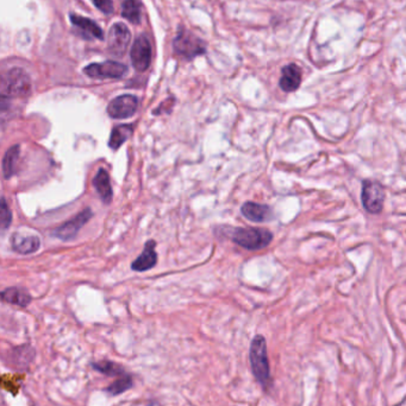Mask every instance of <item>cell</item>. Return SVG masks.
<instances>
[{"label":"cell","instance_id":"cell-1","mask_svg":"<svg viewBox=\"0 0 406 406\" xmlns=\"http://www.w3.org/2000/svg\"><path fill=\"white\" fill-rule=\"evenodd\" d=\"M222 234L233 240L238 246L249 250L258 251L267 248L271 243L273 234L270 230L261 228H251V227H225L220 228Z\"/></svg>","mask_w":406,"mask_h":406},{"label":"cell","instance_id":"cell-2","mask_svg":"<svg viewBox=\"0 0 406 406\" xmlns=\"http://www.w3.org/2000/svg\"><path fill=\"white\" fill-rule=\"evenodd\" d=\"M249 362L255 379L263 389L271 387V366L267 353L266 339L263 335L255 336L249 349Z\"/></svg>","mask_w":406,"mask_h":406},{"label":"cell","instance_id":"cell-3","mask_svg":"<svg viewBox=\"0 0 406 406\" xmlns=\"http://www.w3.org/2000/svg\"><path fill=\"white\" fill-rule=\"evenodd\" d=\"M31 80L21 68H13L8 71L1 80V97L21 98L29 95Z\"/></svg>","mask_w":406,"mask_h":406},{"label":"cell","instance_id":"cell-4","mask_svg":"<svg viewBox=\"0 0 406 406\" xmlns=\"http://www.w3.org/2000/svg\"><path fill=\"white\" fill-rule=\"evenodd\" d=\"M174 53L182 59H193L205 53V43L186 29L179 30V34L173 42Z\"/></svg>","mask_w":406,"mask_h":406},{"label":"cell","instance_id":"cell-5","mask_svg":"<svg viewBox=\"0 0 406 406\" xmlns=\"http://www.w3.org/2000/svg\"><path fill=\"white\" fill-rule=\"evenodd\" d=\"M361 200H362L364 210H367L369 213H380L384 208V202H385V192H384L382 185L376 181H364Z\"/></svg>","mask_w":406,"mask_h":406},{"label":"cell","instance_id":"cell-6","mask_svg":"<svg viewBox=\"0 0 406 406\" xmlns=\"http://www.w3.org/2000/svg\"><path fill=\"white\" fill-rule=\"evenodd\" d=\"M127 68L125 64L106 61L102 63H92L84 69V73L91 79H121L127 74Z\"/></svg>","mask_w":406,"mask_h":406},{"label":"cell","instance_id":"cell-7","mask_svg":"<svg viewBox=\"0 0 406 406\" xmlns=\"http://www.w3.org/2000/svg\"><path fill=\"white\" fill-rule=\"evenodd\" d=\"M92 216H94L92 210L86 208V210L78 214L76 216L68 220L67 222H64V225H61L56 230H54L53 235L56 238L64 240V241L72 240V239L76 238V234L79 233V230L84 227V225H86V222H89V219H92Z\"/></svg>","mask_w":406,"mask_h":406},{"label":"cell","instance_id":"cell-8","mask_svg":"<svg viewBox=\"0 0 406 406\" xmlns=\"http://www.w3.org/2000/svg\"><path fill=\"white\" fill-rule=\"evenodd\" d=\"M132 39V34L124 26L123 23H116L111 26L109 38H107V46L111 54L122 57L127 51L129 43Z\"/></svg>","mask_w":406,"mask_h":406},{"label":"cell","instance_id":"cell-9","mask_svg":"<svg viewBox=\"0 0 406 406\" xmlns=\"http://www.w3.org/2000/svg\"><path fill=\"white\" fill-rule=\"evenodd\" d=\"M139 107L137 98L132 94H124L111 101L107 106V114L114 119H127L136 113Z\"/></svg>","mask_w":406,"mask_h":406},{"label":"cell","instance_id":"cell-10","mask_svg":"<svg viewBox=\"0 0 406 406\" xmlns=\"http://www.w3.org/2000/svg\"><path fill=\"white\" fill-rule=\"evenodd\" d=\"M132 66L137 71H145L152 63V46L148 38L141 35L132 48Z\"/></svg>","mask_w":406,"mask_h":406},{"label":"cell","instance_id":"cell-11","mask_svg":"<svg viewBox=\"0 0 406 406\" xmlns=\"http://www.w3.org/2000/svg\"><path fill=\"white\" fill-rule=\"evenodd\" d=\"M155 248H157V243L154 240H148L145 243L143 252L136 258L135 261L132 264V268L134 271L143 273V271H148L157 265V255Z\"/></svg>","mask_w":406,"mask_h":406},{"label":"cell","instance_id":"cell-12","mask_svg":"<svg viewBox=\"0 0 406 406\" xmlns=\"http://www.w3.org/2000/svg\"><path fill=\"white\" fill-rule=\"evenodd\" d=\"M301 84V68L294 63L285 66L281 71V77H280V89H283V92H296L297 89H299Z\"/></svg>","mask_w":406,"mask_h":406},{"label":"cell","instance_id":"cell-13","mask_svg":"<svg viewBox=\"0 0 406 406\" xmlns=\"http://www.w3.org/2000/svg\"><path fill=\"white\" fill-rule=\"evenodd\" d=\"M241 213L247 220L253 222L268 221L272 218L271 207L255 202H246L241 207Z\"/></svg>","mask_w":406,"mask_h":406},{"label":"cell","instance_id":"cell-14","mask_svg":"<svg viewBox=\"0 0 406 406\" xmlns=\"http://www.w3.org/2000/svg\"><path fill=\"white\" fill-rule=\"evenodd\" d=\"M94 187L103 202L109 205L114 197V190L111 187L110 176L105 169H99L97 175L94 177Z\"/></svg>","mask_w":406,"mask_h":406},{"label":"cell","instance_id":"cell-15","mask_svg":"<svg viewBox=\"0 0 406 406\" xmlns=\"http://www.w3.org/2000/svg\"><path fill=\"white\" fill-rule=\"evenodd\" d=\"M41 246V240L35 235L23 237V235L15 234L12 237V248L21 255H29L37 251Z\"/></svg>","mask_w":406,"mask_h":406},{"label":"cell","instance_id":"cell-16","mask_svg":"<svg viewBox=\"0 0 406 406\" xmlns=\"http://www.w3.org/2000/svg\"><path fill=\"white\" fill-rule=\"evenodd\" d=\"M71 21H72L73 26H76L78 29H80L86 36L98 38V39L104 38L103 30L94 21H91L89 18L82 17L80 15L72 13L71 15Z\"/></svg>","mask_w":406,"mask_h":406},{"label":"cell","instance_id":"cell-17","mask_svg":"<svg viewBox=\"0 0 406 406\" xmlns=\"http://www.w3.org/2000/svg\"><path fill=\"white\" fill-rule=\"evenodd\" d=\"M1 299L6 303H10V304L26 308L29 306L30 302H31V296L24 290L18 289V288H9L1 293Z\"/></svg>","mask_w":406,"mask_h":406},{"label":"cell","instance_id":"cell-18","mask_svg":"<svg viewBox=\"0 0 406 406\" xmlns=\"http://www.w3.org/2000/svg\"><path fill=\"white\" fill-rule=\"evenodd\" d=\"M134 132V126L132 125H118L111 131L110 140H109V147L112 150H118L119 147L127 142V139L132 137Z\"/></svg>","mask_w":406,"mask_h":406},{"label":"cell","instance_id":"cell-19","mask_svg":"<svg viewBox=\"0 0 406 406\" xmlns=\"http://www.w3.org/2000/svg\"><path fill=\"white\" fill-rule=\"evenodd\" d=\"M19 154H21V147L19 145H13L12 147H10L9 150L6 151L4 158H3V175H4V178H6V180L15 175L16 168H17Z\"/></svg>","mask_w":406,"mask_h":406},{"label":"cell","instance_id":"cell-20","mask_svg":"<svg viewBox=\"0 0 406 406\" xmlns=\"http://www.w3.org/2000/svg\"><path fill=\"white\" fill-rule=\"evenodd\" d=\"M92 367H94L97 372H100L106 377H122L124 374H127L125 372V369L122 367V366H119L118 364H116V362H112L110 360H102V361H97V362H94L92 364Z\"/></svg>","mask_w":406,"mask_h":406},{"label":"cell","instance_id":"cell-21","mask_svg":"<svg viewBox=\"0 0 406 406\" xmlns=\"http://www.w3.org/2000/svg\"><path fill=\"white\" fill-rule=\"evenodd\" d=\"M134 386V380L130 374H124L122 377L117 378V380L114 381L110 386H107L105 389L106 394L112 397L119 396V394L127 392Z\"/></svg>","mask_w":406,"mask_h":406},{"label":"cell","instance_id":"cell-22","mask_svg":"<svg viewBox=\"0 0 406 406\" xmlns=\"http://www.w3.org/2000/svg\"><path fill=\"white\" fill-rule=\"evenodd\" d=\"M122 16L132 24H140L141 3L139 0H125L122 5Z\"/></svg>","mask_w":406,"mask_h":406},{"label":"cell","instance_id":"cell-23","mask_svg":"<svg viewBox=\"0 0 406 406\" xmlns=\"http://www.w3.org/2000/svg\"><path fill=\"white\" fill-rule=\"evenodd\" d=\"M15 361L18 367H28L35 356L34 349L30 346H21L13 351Z\"/></svg>","mask_w":406,"mask_h":406},{"label":"cell","instance_id":"cell-24","mask_svg":"<svg viewBox=\"0 0 406 406\" xmlns=\"http://www.w3.org/2000/svg\"><path fill=\"white\" fill-rule=\"evenodd\" d=\"M11 221H12V213L10 210L5 197H3L1 199V208H0V226H1L3 232L9 228Z\"/></svg>","mask_w":406,"mask_h":406},{"label":"cell","instance_id":"cell-25","mask_svg":"<svg viewBox=\"0 0 406 406\" xmlns=\"http://www.w3.org/2000/svg\"><path fill=\"white\" fill-rule=\"evenodd\" d=\"M91 1L105 15L114 12V3L111 0H91Z\"/></svg>","mask_w":406,"mask_h":406}]
</instances>
